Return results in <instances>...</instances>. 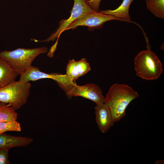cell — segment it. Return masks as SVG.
<instances>
[{
	"label": "cell",
	"mask_w": 164,
	"mask_h": 164,
	"mask_svg": "<svg viewBox=\"0 0 164 164\" xmlns=\"http://www.w3.org/2000/svg\"><path fill=\"white\" fill-rule=\"evenodd\" d=\"M138 96V93L127 85L116 83L110 87L105 97V104L111 111L114 123L125 115L128 104Z\"/></svg>",
	"instance_id": "6da1fadb"
},
{
	"label": "cell",
	"mask_w": 164,
	"mask_h": 164,
	"mask_svg": "<svg viewBox=\"0 0 164 164\" xmlns=\"http://www.w3.org/2000/svg\"><path fill=\"white\" fill-rule=\"evenodd\" d=\"M91 69L86 59L83 58L78 61L72 59L69 60L67 66L66 75L70 79L75 81L86 74Z\"/></svg>",
	"instance_id": "9c48e42d"
},
{
	"label": "cell",
	"mask_w": 164,
	"mask_h": 164,
	"mask_svg": "<svg viewBox=\"0 0 164 164\" xmlns=\"http://www.w3.org/2000/svg\"><path fill=\"white\" fill-rule=\"evenodd\" d=\"M21 130L20 124L16 120L0 122V132L2 134L9 131L20 132Z\"/></svg>",
	"instance_id": "e0dca14e"
},
{
	"label": "cell",
	"mask_w": 164,
	"mask_h": 164,
	"mask_svg": "<svg viewBox=\"0 0 164 164\" xmlns=\"http://www.w3.org/2000/svg\"><path fill=\"white\" fill-rule=\"evenodd\" d=\"M69 98L73 97L79 96L94 102L96 105L105 103V97L102 94L100 88L92 83L82 86L76 85L66 94Z\"/></svg>",
	"instance_id": "52a82bcc"
},
{
	"label": "cell",
	"mask_w": 164,
	"mask_h": 164,
	"mask_svg": "<svg viewBox=\"0 0 164 164\" xmlns=\"http://www.w3.org/2000/svg\"><path fill=\"white\" fill-rule=\"evenodd\" d=\"M19 75L0 58V88L15 81Z\"/></svg>",
	"instance_id": "4fadbf2b"
},
{
	"label": "cell",
	"mask_w": 164,
	"mask_h": 164,
	"mask_svg": "<svg viewBox=\"0 0 164 164\" xmlns=\"http://www.w3.org/2000/svg\"><path fill=\"white\" fill-rule=\"evenodd\" d=\"M147 9L156 17L164 19V0H145Z\"/></svg>",
	"instance_id": "5bb4252c"
},
{
	"label": "cell",
	"mask_w": 164,
	"mask_h": 164,
	"mask_svg": "<svg viewBox=\"0 0 164 164\" xmlns=\"http://www.w3.org/2000/svg\"><path fill=\"white\" fill-rule=\"evenodd\" d=\"M20 75L19 81L23 83L44 78H50L54 80L55 78L54 73L47 74L41 71L38 67L32 65L24 73Z\"/></svg>",
	"instance_id": "8fae6325"
},
{
	"label": "cell",
	"mask_w": 164,
	"mask_h": 164,
	"mask_svg": "<svg viewBox=\"0 0 164 164\" xmlns=\"http://www.w3.org/2000/svg\"><path fill=\"white\" fill-rule=\"evenodd\" d=\"M112 20L126 22L111 15L92 11L85 13L76 20L69 25L65 30L74 29L79 26H87L91 29L100 28L105 22Z\"/></svg>",
	"instance_id": "8992f818"
},
{
	"label": "cell",
	"mask_w": 164,
	"mask_h": 164,
	"mask_svg": "<svg viewBox=\"0 0 164 164\" xmlns=\"http://www.w3.org/2000/svg\"><path fill=\"white\" fill-rule=\"evenodd\" d=\"M136 75L148 80L157 79L163 71L162 64L157 55L149 48L140 51L134 60Z\"/></svg>",
	"instance_id": "3957f363"
},
{
	"label": "cell",
	"mask_w": 164,
	"mask_h": 164,
	"mask_svg": "<svg viewBox=\"0 0 164 164\" xmlns=\"http://www.w3.org/2000/svg\"><path fill=\"white\" fill-rule=\"evenodd\" d=\"M94 110L96 121L99 129L101 133H105L114 123L111 111L105 103L96 105Z\"/></svg>",
	"instance_id": "ba28073f"
},
{
	"label": "cell",
	"mask_w": 164,
	"mask_h": 164,
	"mask_svg": "<svg viewBox=\"0 0 164 164\" xmlns=\"http://www.w3.org/2000/svg\"><path fill=\"white\" fill-rule=\"evenodd\" d=\"M9 149L6 148H0V164H10L9 155Z\"/></svg>",
	"instance_id": "ac0fdd59"
},
{
	"label": "cell",
	"mask_w": 164,
	"mask_h": 164,
	"mask_svg": "<svg viewBox=\"0 0 164 164\" xmlns=\"http://www.w3.org/2000/svg\"><path fill=\"white\" fill-rule=\"evenodd\" d=\"M59 86L66 94L71 89L76 86V84L70 79L66 75L56 73V78L54 80Z\"/></svg>",
	"instance_id": "2e32d148"
},
{
	"label": "cell",
	"mask_w": 164,
	"mask_h": 164,
	"mask_svg": "<svg viewBox=\"0 0 164 164\" xmlns=\"http://www.w3.org/2000/svg\"><path fill=\"white\" fill-rule=\"evenodd\" d=\"M101 0H87V2L91 9L94 11L99 12V7Z\"/></svg>",
	"instance_id": "d6986e66"
},
{
	"label": "cell",
	"mask_w": 164,
	"mask_h": 164,
	"mask_svg": "<svg viewBox=\"0 0 164 164\" xmlns=\"http://www.w3.org/2000/svg\"><path fill=\"white\" fill-rule=\"evenodd\" d=\"M18 114L9 104L0 102V122L16 120Z\"/></svg>",
	"instance_id": "9a60e30c"
},
{
	"label": "cell",
	"mask_w": 164,
	"mask_h": 164,
	"mask_svg": "<svg viewBox=\"0 0 164 164\" xmlns=\"http://www.w3.org/2000/svg\"><path fill=\"white\" fill-rule=\"evenodd\" d=\"M92 11L93 10L88 5L87 0H74V5L70 17L67 19L63 20L60 22L59 27L46 39L41 41L37 40V41L48 42L50 41H54L57 39L55 43L51 48L52 50L55 51L60 35L65 31L68 26L82 15Z\"/></svg>",
	"instance_id": "5b68a950"
},
{
	"label": "cell",
	"mask_w": 164,
	"mask_h": 164,
	"mask_svg": "<svg viewBox=\"0 0 164 164\" xmlns=\"http://www.w3.org/2000/svg\"><path fill=\"white\" fill-rule=\"evenodd\" d=\"M47 51V48L45 46L31 49L19 48L12 51L0 52V58L20 75L32 65L37 56L46 53Z\"/></svg>",
	"instance_id": "7a4b0ae2"
},
{
	"label": "cell",
	"mask_w": 164,
	"mask_h": 164,
	"mask_svg": "<svg viewBox=\"0 0 164 164\" xmlns=\"http://www.w3.org/2000/svg\"><path fill=\"white\" fill-rule=\"evenodd\" d=\"M2 134V133L0 132V135Z\"/></svg>",
	"instance_id": "44dd1931"
},
{
	"label": "cell",
	"mask_w": 164,
	"mask_h": 164,
	"mask_svg": "<svg viewBox=\"0 0 164 164\" xmlns=\"http://www.w3.org/2000/svg\"><path fill=\"white\" fill-rule=\"evenodd\" d=\"M33 139L29 137L19 136L4 134L0 135V148L9 149L26 146L31 144Z\"/></svg>",
	"instance_id": "30bf717a"
},
{
	"label": "cell",
	"mask_w": 164,
	"mask_h": 164,
	"mask_svg": "<svg viewBox=\"0 0 164 164\" xmlns=\"http://www.w3.org/2000/svg\"><path fill=\"white\" fill-rule=\"evenodd\" d=\"M31 85L14 81L0 88V102L9 104L16 110L26 104L30 93Z\"/></svg>",
	"instance_id": "277c9868"
},
{
	"label": "cell",
	"mask_w": 164,
	"mask_h": 164,
	"mask_svg": "<svg viewBox=\"0 0 164 164\" xmlns=\"http://www.w3.org/2000/svg\"><path fill=\"white\" fill-rule=\"evenodd\" d=\"M164 163V160H158L156 161L155 164H162Z\"/></svg>",
	"instance_id": "ffe728a7"
},
{
	"label": "cell",
	"mask_w": 164,
	"mask_h": 164,
	"mask_svg": "<svg viewBox=\"0 0 164 164\" xmlns=\"http://www.w3.org/2000/svg\"><path fill=\"white\" fill-rule=\"evenodd\" d=\"M134 0H123L121 5L114 10H106L100 11L103 14L109 15L118 19L125 20L126 22L134 23L131 21L129 14L130 5Z\"/></svg>",
	"instance_id": "7c38bea8"
}]
</instances>
